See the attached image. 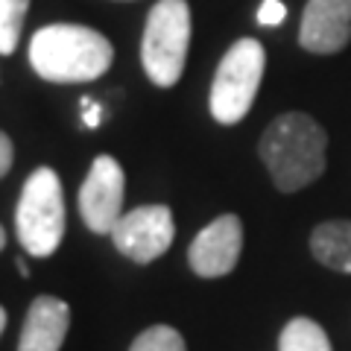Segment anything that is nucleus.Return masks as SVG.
Instances as JSON below:
<instances>
[{
    "mask_svg": "<svg viewBox=\"0 0 351 351\" xmlns=\"http://www.w3.org/2000/svg\"><path fill=\"white\" fill-rule=\"evenodd\" d=\"M114 47L103 32L80 24H50L29 41V64L41 80L73 85L91 82L108 71Z\"/></svg>",
    "mask_w": 351,
    "mask_h": 351,
    "instance_id": "nucleus-1",
    "label": "nucleus"
},
{
    "mask_svg": "<svg viewBox=\"0 0 351 351\" xmlns=\"http://www.w3.org/2000/svg\"><path fill=\"white\" fill-rule=\"evenodd\" d=\"M328 135L311 114L287 112L261 135V158L284 193H295L325 173Z\"/></svg>",
    "mask_w": 351,
    "mask_h": 351,
    "instance_id": "nucleus-2",
    "label": "nucleus"
},
{
    "mask_svg": "<svg viewBox=\"0 0 351 351\" xmlns=\"http://www.w3.org/2000/svg\"><path fill=\"white\" fill-rule=\"evenodd\" d=\"M191 47V6L188 0H156L147 15L141 62L158 88H173L184 73Z\"/></svg>",
    "mask_w": 351,
    "mask_h": 351,
    "instance_id": "nucleus-3",
    "label": "nucleus"
},
{
    "mask_svg": "<svg viewBox=\"0 0 351 351\" xmlns=\"http://www.w3.org/2000/svg\"><path fill=\"white\" fill-rule=\"evenodd\" d=\"M18 240L32 258H50L64 237V193L56 170L38 167L24 182L15 211Z\"/></svg>",
    "mask_w": 351,
    "mask_h": 351,
    "instance_id": "nucleus-4",
    "label": "nucleus"
},
{
    "mask_svg": "<svg viewBox=\"0 0 351 351\" xmlns=\"http://www.w3.org/2000/svg\"><path fill=\"white\" fill-rule=\"evenodd\" d=\"M263 68L267 53L261 41L240 38L228 47L211 82V114L217 123L232 126L249 114L263 80Z\"/></svg>",
    "mask_w": 351,
    "mask_h": 351,
    "instance_id": "nucleus-5",
    "label": "nucleus"
},
{
    "mask_svg": "<svg viewBox=\"0 0 351 351\" xmlns=\"http://www.w3.org/2000/svg\"><path fill=\"white\" fill-rule=\"evenodd\" d=\"M176 237V223L167 205H141L123 211L112 228V240L120 255L135 263H152L170 249Z\"/></svg>",
    "mask_w": 351,
    "mask_h": 351,
    "instance_id": "nucleus-6",
    "label": "nucleus"
},
{
    "mask_svg": "<svg viewBox=\"0 0 351 351\" xmlns=\"http://www.w3.org/2000/svg\"><path fill=\"white\" fill-rule=\"evenodd\" d=\"M126 176L112 156H97L80 188V214L94 234H112L123 217Z\"/></svg>",
    "mask_w": 351,
    "mask_h": 351,
    "instance_id": "nucleus-7",
    "label": "nucleus"
},
{
    "mask_svg": "<svg viewBox=\"0 0 351 351\" xmlns=\"http://www.w3.org/2000/svg\"><path fill=\"white\" fill-rule=\"evenodd\" d=\"M240 249H243V223L234 214H223L193 237L188 252L191 269L202 278L228 276L237 267Z\"/></svg>",
    "mask_w": 351,
    "mask_h": 351,
    "instance_id": "nucleus-8",
    "label": "nucleus"
},
{
    "mask_svg": "<svg viewBox=\"0 0 351 351\" xmlns=\"http://www.w3.org/2000/svg\"><path fill=\"white\" fill-rule=\"evenodd\" d=\"M351 41V0H307L299 44L307 53L331 56Z\"/></svg>",
    "mask_w": 351,
    "mask_h": 351,
    "instance_id": "nucleus-9",
    "label": "nucleus"
},
{
    "mask_svg": "<svg viewBox=\"0 0 351 351\" xmlns=\"http://www.w3.org/2000/svg\"><path fill=\"white\" fill-rule=\"evenodd\" d=\"M71 325V307L53 295H38L29 304L18 351H59Z\"/></svg>",
    "mask_w": 351,
    "mask_h": 351,
    "instance_id": "nucleus-10",
    "label": "nucleus"
},
{
    "mask_svg": "<svg viewBox=\"0 0 351 351\" xmlns=\"http://www.w3.org/2000/svg\"><path fill=\"white\" fill-rule=\"evenodd\" d=\"M311 252L328 269L351 272V219H331L316 226L311 234Z\"/></svg>",
    "mask_w": 351,
    "mask_h": 351,
    "instance_id": "nucleus-11",
    "label": "nucleus"
},
{
    "mask_svg": "<svg viewBox=\"0 0 351 351\" xmlns=\"http://www.w3.org/2000/svg\"><path fill=\"white\" fill-rule=\"evenodd\" d=\"M278 351H331V343H328V334L322 331V325L299 316V319H290L284 325Z\"/></svg>",
    "mask_w": 351,
    "mask_h": 351,
    "instance_id": "nucleus-12",
    "label": "nucleus"
},
{
    "mask_svg": "<svg viewBox=\"0 0 351 351\" xmlns=\"http://www.w3.org/2000/svg\"><path fill=\"white\" fill-rule=\"evenodd\" d=\"M29 0H0V56L15 53L24 29Z\"/></svg>",
    "mask_w": 351,
    "mask_h": 351,
    "instance_id": "nucleus-13",
    "label": "nucleus"
},
{
    "mask_svg": "<svg viewBox=\"0 0 351 351\" xmlns=\"http://www.w3.org/2000/svg\"><path fill=\"white\" fill-rule=\"evenodd\" d=\"M129 351H184V339L170 325H152L132 343Z\"/></svg>",
    "mask_w": 351,
    "mask_h": 351,
    "instance_id": "nucleus-14",
    "label": "nucleus"
},
{
    "mask_svg": "<svg viewBox=\"0 0 351 351\" xmlns=\"http://www.w3.org/2000/svg\"><path fill=\"white\" fill-rule=\"evenodd\" d=\"M287 18V6L281 0H261L258 6V24L261 27H278Z\"/></svg>",
    "mask_w": 351,
    "mask_h": 351,
    "instance_id": "nucleus-15",
    "label": "nucleus"
},
{
    "mask_svg": "<svg viewBox=\"0 0 351 351\" xmlns=\"http://www.w3.org/2000/svg\"><path fill=\"white\" fill-rule=\"evenodd\" d=\"M12 158H15V152H12V141H9L6 132H0V179L12 170Z\"/></svg>",
    "mask_w": 351,
    "mask_h": 351,
    "instance_id": "nucleus-16",
    "label": "nucleus"
},
{
    "mask_svg": "<svg viewBox=\"0 0 351 351\" xmlns=\"http://www.w3.org/2000/svg\"><path fill=\"white\" fill-rule=\"evenodd\" d=\"M82 112H85V126L88 129H97L100 126V120H103V106L100 103H94V100H82Z\"/></svg>",
    "mask_w": 351,
    "mask_h": 351,
    "instance_id": "nucleus-17",
    "label": "nucleus"
},
{
    "mask_svg": "<svg viewBox=\"0 0 351 351\" xmlns=\"http://www.w3.org/2000/svg\"><path fill=\"white\" fill-rule=\"evenodd\" d=\"M3 328H6V311L0 307V334H3Z\"/></svg>",
    "mask_w": 351,
    "mask_h": 351,
    "instance_id": "nucleus-18",
    "label": "nucleus"
},
{
    "mask_svg": "<svg viewBox=\"0 0 351 351\" xmlns=\"http://www.w3.org/2000/svg\"><path fill=\"white\" fill-rule=\"evenodd\" d=\"M18 272H21V276H29V269H27L24 261H18Z\"/></svg>",
    "mask_w": 351,
    "mask_h": 351,
    "instance_id": "nucleus-19",
    "label": "nucleus"
},
{
    "mask_svg": "<svg viewBox=\"0 0 351 351\" xmlns=\"http://www.w3.org/2000/svg\"><path fill=\"white\" fill-rule=\"evenodd\" d=\"M6 246V232H3V226H0V249Z\"/></svg>",
    "mask_w": 351,
    "mask_h": 351,
    "instance_id": "nucleus-20",
    "label": "nucleus"
}]
</instances>
